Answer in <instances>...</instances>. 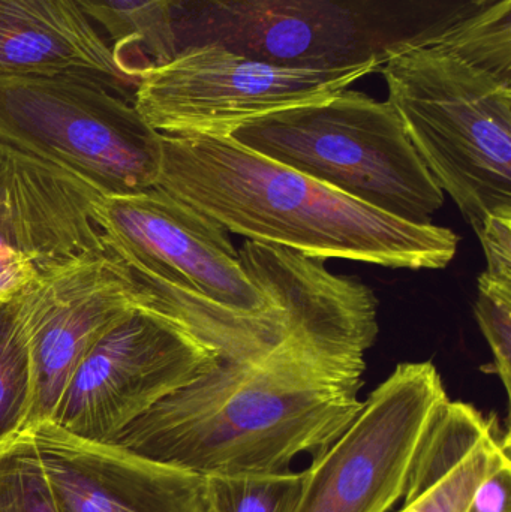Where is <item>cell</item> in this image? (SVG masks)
I'll use <instances>...</instances> for the list:
<instances>
[{
  "instance_id": "11",
  "label": "cell",
  "mask_w": 511,
  "mask_h": 512,
  "mask_svg": "<svg viewBox=\"0 0 511 512\" xmlns=\"http://www.w3.org/2000/svg\"><path fill=\"white\" fill-rule=\"evenodd\" d=\"M186 9L174 30L197 32L191 45L213 44L290 68L336 69L384 59L357 15L332 0H173ZM183 47V48H186Z\"/></svg>"
},
{
  "instance_id": "20",
  "label": "cell",
  "mask_w": 511,
  "mask_h": 512,
  "mask_svg": "<svg viewBox=\"0 0 511 512\" xmlns=\"http://www.w3.org/2000/svg\"><path fill=\"white\" fill-rule=\"evenodd\" d=\"M477 237L488 262L486 276L511 285V215L489 216Z\"/></svg>"
},
{
  "instance_id": "2",
  "label": "cell",
  "mask_w": 511,
  "mask_h": 512,
  "mask_svg": "<svg viewBox=\"0 0 511 512\" xmlns=\"http://www.w3.org/2000/svg\"><path fill=\"white\" fill-rule=\"evenodd\" d=\"M156 186L228 233L323 261L440 270L458 251L449 228L393 218L228 137L162 134Z\"/></svg>"
},
{
  "instance_id": "18",
  "label": "cell",
  "mask_w": 511,
  "mask_h": 512,
  "mask_svg": "<svg viewBox=\"0 0 511 512\" xmlns=\"http://www.w3.org/2000/svg\"><path fill=\"white\" fill-rule=\"evenodd\" d=\"M206 478L213 512H290L302 489L303 472Z\"/></svg>"
},
{
  "instance_id": "26",
  "label": "cell",
  "mask_w": 511,
  "mask_h": 512,
  "mask_svg": "<svg viewBox=\"0 0 511 512\" xmlns=\"http://www.w3.org/2000/svg\"><path fill=\"white\" fill-rule=\"evenodd\" d=\"M171 2H173V0H171Z\"/></svg>"
},
{
  "instance_id": "6",
  "label": "cell",
  "mask_w": 511,
  "mask_h": 512,
  "mask_svg": "<svg viewBox=\"0 0 511 512\" xmlns=\"http://www.w3.org/2000/svg\"><path fill=\"white\" fill-rule=\"evenodd\" d=\"M384 59L336 69L290 68L219 45H191L147 69L132 102L159 134L228 137L249 120L332 98L380 72Z\"/></svg>"
},
{
  "instance_id": "7",
  "label": "cell",
  "mask_w": 511,
  "mask_h": 512,
  "mask_svg": "<svg viewBox=\"0 0 511 512\" xmlns=\"http://www.w3.org/2000/svg\"><path fill=\"white\" fill-rule=\"evenodd\" d=\"M447 397L431 361L401 363L351 426L303 471L290 512H389L404 498L420 445Z\"/></svg>"
},
{
  "instance_id": "15",
  "label": "cell",
  "mask_w": 511,
  "mask_h": 512,
  "mask_svg": "<svg viewBox=\"0 0 511 512\" xmlns=\"http://www.w3.org/2000/svg\"><path fill=\"white\" fill-rule=\"evenodd\" d=\"M87 17L107 32L126 74L141 75L179 51L171 0H77Z\"/></svg>"
},
{
  "instance_id": "17",
  "label": "cell",
  "mask_w": 511,
  "mask_h": 512,
  "mask_svg": "<svg viewBox=\"0 0 511 512\" xmlns=\"http://www.w3.org/2000/svg\"><path fill=\"white\" fill-rule=\"evenodd\" d=\"M0 512H59L30 430L0 445Z\"/></svg>"
},
{
  "instance_id": "10",
  "label": "cell",
  "mask_w": 511,
  "mask_h": 512,
  "mask_svg": "<svg viewBox=\"0 0 511 512\" xmlns=\"http://www.w3.org/2000/svg\"><path fill=\"white\" fill-rule=\"evenodd\" d=\"M21 301L35 364L30 429L53 421L84 355L129 310L146 303L147 294L128 265L108 252L44 277Z\"/></svg>"
},
{
  "instance_id": "25",
  "label": "cell",
  "mask_w": 511,
  "mask_h": 512,
  "mask_svg": "<svg viewBox=\"0 0 511 512\" xmlns=\"http://www.w3.org/2000/svg\"><path fill=\"white\" fill-rule=\"evenodd\" d=\"M398 512H414V511H410V510H407V508L402 507V510L398 511Z\"/></svg>"
},
{
  "instance_id": "21",
  "label": "cell",
  "mask_w": 511,
  "mask_h": 512,
  "mask_svg": "<svg viewBox=\"0 0 511 512\" xmlns=\"http://www.w3.org/2000/svg\"><path fill=\"white\" fill-rule=\"evenodd\" d=\"M39 280L41 273L29 258L0 243V301L20 297Z\"/></svg>"
},
{
  "instance_id": "9",
  "label": "cell",
  "mask_w": 511,
  "mask_h": 512,
  "mask_svg": "<svg viewBox=\"0 0 511 512\" xmlns=\"http://www.w3.org/2000/svg\"><path fill=\"white\" fill-rule=\"evenodd\" d=\"M95 216L107 248L134 273L239 312L278 306L249 279L230 233L159 186L102 197Z\"/></svg>"
},
{
  "instance_id": "5",
  "label": "cell",
  "mask_w": 511,
  "mask_h": 512,
  "mask_svg": "<svg viewBox=\"0 0 511 512\" xmlns=\"http://www.w3.org/2000/svg\"><path fill=\"white\" fill-rule=\"evenodd\" d=\"M0 143L80 179L102 197L158 183L162 134L134 102L69 77H0Z\"/></svg>"
},
{
  "instance_id": "23",
  "label": "cell",
  "mask_w": 511,
  "mask_h": 512,
  "mask_svg": "<svg viewBox=\"0 0 511 512\" xmlns=\"http://www.w3.org/2000/svg\"><path fill=\"white\" fill-rule=\"evenodd\" d=\"M471 2L476 3V5L483 6L488 5V3H491L492 0H471Z\"/></svg>"
},
{
  "instance_id": "1",
  "label": "cell",
  "mask_w": 511,
  "mask_h": 512,
  "mask_svg": "<svg viewBox=\"0 0 511 512\" xmlns=\"http://www.w3.org/2000/svg\"><path fill=\"white\" fill-rule=\"evenodd\" d=\"M365 370L293 340L258 363L219 360L111 444L204 477L287 472L300 454L321 456L356 420Z\"/></svg>"
},
{
  "instance_id": "24",
  "label": "cell",
  "mask_w": 511,
  "mask_h": 512,
  "mask_svg": "<svg viewBox=\"0 0 511 512\" xmlns=\"http://www.w3.org/2000/svg\"><path fill=\"white\" fill-rule=\"evenodd\" d=\"M5 149H6L5 144L0 143V165H2L3 155H5Z\"/></svg>"
},
{
  "instance_id": "12",
  "label": "cell",
  "mask_w": 511,
  "mask_h": 512,
  "mask_svg": "<svg viewBox=\"0 0 511 512\" xmlns=\"http://www.w3.org/2000/svg\"><path fill=\"white\" fill-rule=\"evenodd\" d=\"M27 430L59 512H213L204 475L84 441L53 421Z\"/></svg>"
},
{
  "instance_id": "16",
  "label": "cell",
  "mask_w": 511,
  "mask_h": 512,
  "mask_svg": "<svg viewBox=\"0 0 511 512\" xmlns=\"http://www.w3.org/2000/svg\"><path fill=\"white\" fill-rule=\"evenodd\" d=\"M35 397V364L21 295L0 301V445L27 429Z\"/></svg>"
},
{
  "instance_id": "13",
  "label": "cell",
  "mask_w": 511,
  "mask_h": 512,
  "mask_svg": "<svg viewBox=\"0 0 511 512\" xmlns=\"http://www.w3.org/2000/svg\"><path fill=\"white\" fill-rule=\"evenodd\" d=\"M0 77L78 78L128 101L138 86L77 0H0Z\"/></svg>"
},
{
  "instance_id": "14",
  "label": "cell",
  "mask_w": 511,
  "mask_h": 512,
  "mask_svg": "<svg viewBox=\"0 0 511 512\" xmlns=\"http://www.w3.org/2000/svg\"><path fill=\"white\" fill-rule=\"evenodd\" d=\"M507 463L510 433L470 403L447 399L414 460L404 508L467 512L479 487Z\"/></svg>"
},
{
  "instance_id": "3",
  "label": "cell",
  "mask_w": 511,
  "mask_h": 512,
  "mask_svg": "<svg viewBox=\"0 0 511 512\" xmlns=\"http://www.w3.org/2000/svg\"><path fill=\"white\" fill-rule=\"evenodd\" d=\"M380 72L411 144L476 234L511 215L510 78L437 33L393 42Z\"/></svg>"
},
{
  "instance_id": "19",
  "label": "cell",
  "mask_w": 511,
  "mask_h": 512,
  "mask_svg": "<svg viewBox=\"0 0 511 512\" xmlns=\"http://www.w3.org/2000/svg\"><path fill=\"white\" fill-rule=\"evenodd\" d=\"M477 324L488 340L494 354V364L483 367L488 373H497L507 396L511 394V285L486 276L479 277V295L476 307Z\"/></svg>"
},
{
  "instance_id": "4",
  "label": "cell",
  "mask_w": 511,
  "mask_h": 512,
  "mask_svg": "<svg viewBox=\"0 0 511 512\" xmlns=\"http://www.w3.org/2000/svg\"><path fill=\"white\" fill-rule=\"evenodd\" d=\"M228 138L408 224L431 225L444 206V192L387 99L345 89L249 120Z\"/></svg>"
},
{
  "instance_id": "8",
  "label": "cell",
  "mask_w": 511,
  "mask_h": 512,
  "mask_svg": "<svg viewBox=\"0 0 511 512\" xmlns=\"http://www.w3.org/2000/svg\"><path fill=\"white\" fill-rule=\"evenodd\" d=\"M218 361L176 322L149 307H135L84 355L53 423L84 441L111 444L159 400Z\"/></svg>"
},
{
  "instance_id": "22",
  "label": "cell",
  "mask_w": 511,
  "mask_h": 512,
  "mask_svg": "<svg viewBox=\"0 0 511 512\" xmlns=\"http://www.w3.org/2000/svg\"><path fill=\"white\" fill-rule=\"evenodd\" d=\"M511 463L501 466L477 490L467 512H511Z\"/></svg>"
}]
</instances>
